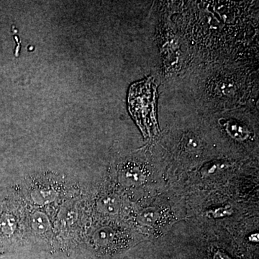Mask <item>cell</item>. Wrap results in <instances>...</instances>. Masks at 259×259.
<instances>
[{
    "label": "cell",
    "mask_w": 259,
    "mask_h": 259,
    "mask_svg": "<svg viewBox=\"0 0 259 259\" xmlns=\"http://www.w3.org/2000/svg\"><path fill=\"white\" fill-rule=\"evenodd\" d=\"M182 148L187 153H199L201 148L200 141L198 138L196 137L193 134H185L182 139Z\"/></svg>",
    "instance_id": "cell-3"
},
{
    "label": "cell",
    "mask_w": 259,
    "mask_h": 259,
    "mask_svg": "<svg viewBox=\"0 0 259 259\" xmlns=\"http://www.w3.org/2000/svg\"><path fill=\"white\" fill-rule=\"evenodd\" d=\"M227 133L232 138L239 141H244L249 136L250 132L246 126L234 120H221L220 121Z\"/></svg>",
    "instance_id": "cell-2"
},
{
    "label": "cell",
    "mask_w": 259,
    "mask_h": 259,
    "mask_svg": "<svg viewBox=\"0 0 259 259\" xmlns=\"http://www.w3.org/2000/svg\"><path fill=\"white\" fill-rule=\"evenodd\" d=\"M125 177L126 180L131 183L136 184L141 183L144 180V175L142 172L140 171L139 168L134 167V168H129L125 172Z\"/></svg>",
    "instance_id": "cell-6"
},
{
    "label": "cell",
    "mask_w": 259,
    "mask_h": 259,
    "mask_svg": "<svg viewBox=\"0 0 259 259\" xmlns=\"http://www.w3.org/2000/svg\"><path fill=\"white\" fill-rule=\"evenodd\" d=\"M233 213L231 207L227 205L226 207H219V208L212 209V210H209L207 212V214L209 218H221L226 217V216L230 215Z\"/></svg>",
    "instance_id": "cell-7"
},
{
    "label": "cell",
    "mask_w": 259,
    "mask_h": 259,
    "mask_svg": "<svg viewBox=\"0 0 259 259\" xmlns=\"http://www.w3.org/2000/svg\"><path fill=\"white\" fill-rule=\"evenodd\" d=\"M223 166H225V165L219 163H211V164L209 163V164L204 167L202 172L204 176H209V175L216 173L218 170L223 169Z\"/></svg>",
    "instance_id": "cell-9"
},
{
    "label": "cell",
    "mask_w": 259,
    "mask_h": 259,
    "mask_svg": "<svg viewBox=\"0 0 259 259\" xmlns=\"http://www.w3.org/2000/svg\"><path fill=\"white\" fill-rule=\"evenodd\" d=\"M32 226L37 233H44L49 229L50 223L45 214L37 212L32 215Z\"/></svg>",
    "instance_id": "cell-4"
},
{
    "label": "cell",
    "mask_w": 259,
    "mask_h": 259,
    "mask_svg": "<svg viewBox=\"0 0 259 259\" xmlns=\"http://www.w3.org/2000/svg\"><path fill=\"white\" fill-rule=\"evenodd\" d=\"M100 205L105 212L112 213L117 210L119 204L115 197H107L102 199Z\"/></svg>",
    "instance_id": "cell-5"
},
{
    "label": "cell",
    "mask_w": 259,
    "mask_h": 259,
    "mask_svg": "<svg viewBox=\"0 0 259 259\" xmlns=\"http://www.w3.org/2000/svg\"><path fill=\"white\" fill-rule=\"evenodd\" d=\"M156 87L152 77L134 83L129 90V110L143 131L156 127Z\"/></svg>",
    "instance_id": "cell-1"
},
{
    "label": "cell",
    "mask_w": 259,
    "mask_h": 259,
    "mask_svg": "<svg viewBox=\"0 0 259 259\" xmlns=\"http://www.w3.org/2000/svg\"><path fill=\"white\" fill-rule=\"evenodd\" d=\"M215 259H231L229 257L227 256L226 255H225L224 253H221V252H218L217 255L215 254Z\"/></svg>",
    "instance_id": "cell-10"
},
{
    "label": "cell",
    "mask_w": 259,
    "mask_h": 259,
    "mask_svg": "<svg viewBox=\"0 0 259 259\" xmlns=\"http://www.w3.org/2000/svg\"><path fill=\"white\" fill-rule=\"evenodd\" d=\"M141 217L142 221L146 224H153L158 221L159 213L156 210H146Z\"/></svg>",
    "instance_id": "cell-8"
}]
</instances>
